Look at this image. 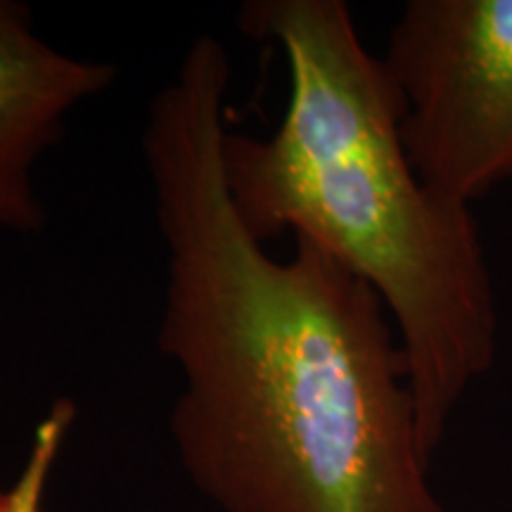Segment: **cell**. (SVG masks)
I'll return each instance as SVG.
<instances>
[{
    "instance_id": "1",
    "label": "cell",
    "mask_w": 512,
    "mask_h": 512,
    "mask_svg": "<svg viewBox=\"0 0 512 512\" xmlns=\"http://www.w3.org/2000/svg\"><path fill=\"white\" fill-rule=\"evenodd\" d=\"M228 86L226 46L197 36L143 131L185 475L223 512H444L382 299L306 240L275 259L235 211Z\"/></svg>"
},
{
    "instance_id": "2",
    "label": "cell",
    "mask_w": 512,
    "mask_h": 512,
    "mask_svg": "<svg viewBox=\"0 0 512 512\" xmlns=\"http://www.w3.org/2000/svg\"><path fill=\"white\" fill-rule=\"evenodd\" d=\"M238 27L283 50L290 95L268 138H223L233 207L259 242L294 233L382 299L432 463L458 401L496 356L494 285L470 207L422 181L399 91L344 0H249Z\"/></svg>"
},
{
    "instance_id": "3",
    "label": "cell",
    "mask_w": 512,
    "mask_h": 512,
    "mask_svg": "<svg viewBox=\"0 0 512 512\" xmlns=\"http://www.w3.org/2000/svg\"><path fill=\"white\" fill-rule=\"evenodd\" d=\"M382 62L422 181L467 207L512 181V0H411Z\"/></svg>"
},
{
    "instance_id": "4",
    "label": "cell",
    "mask_w": 512,
    "mask_h": 512,
    "mask_svg": "<svg viewBox=\"0 0 512 512\" xmlns=\"http://www.w3.org/2000/svg\"><path fill=\"white\" fill-rule=\"evenodd\" d=\"M114 79V64L62 53L43 41L27 5L0 0V228L46 226L34 166L60 140L69 114Z\"/></svg>"
},
{
    "instance_id": "5",
    "label": "cell",
    "mask_w": 512,
    "mask_h": 512,
    "mask_svg": "<svg viewBox=\"0 0 512 512\" xmlns=\"http://www.w3.org/2000/svg\"><path fill=\"white\" fill-rule=\"evenodd\" d=\"M76 418V406L69 399H60L53 403L46 418L38 422L34 441L27 463L22 467V475L8 491V505L5 512H41L46 486L53 472V465L60 456L62 441L72 430Z\"/></svg>"
},
{
    "instance_id": "6",
    "label": "cell",
    "mask_w": 512,
    "mask_h": 512,
    "mask_svg": "<svg viewBox=\"0 0 512 512\" xmlns=\"http://www.w3.org/2000/svg\"><path fill=\"white\" fill-rule=\"evenodd\" d=\"M5 505H8V491H0V512H5Z\"/></svg>"
}]
</instances>
